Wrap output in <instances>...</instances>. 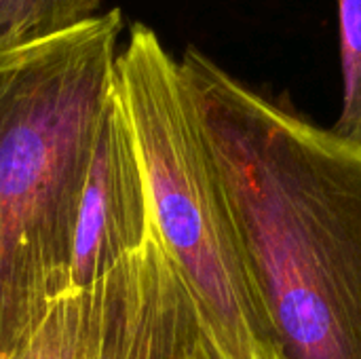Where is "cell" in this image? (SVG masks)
<instances>
[{
  "label": "cell",
  "mask_w": 361,
  "mask_h": 359,
  "mask_svg": "<svg viewBox=\"0 0 361 359\" xmlns=\"http://www.w3.org/2000/svg\"><path fill=\"white\" fill-rule=\"evenodd\" d=\"M178 66L277 359H361V150L195 47Z\"/></svg>",
  "instance_id": "obj_1"
},
{
  "label": "cell",
  "mask_w": 361,
  "mask_h": 359,
  "mask_svg": "<svg viewBox=\"0 0 361 359\" xmlns=\"http://www.w3.org/2000/svg\"><path fill=\"white\" fill-rule=\"evenodd\" d=\"M121 8L0 53V359L70 290L80 188L114 95Z\"/></svg>",
  "instance_id": "obj_2"
},
{
  "label": "cell",
  "mask_w": 361,
  "mask_h": 359,
  "mask_svg": "<svg viewBox=\"0 0 361 359\" xmlns=\"http://www.w3.org/2000/svg\"><path fill=\"white\" fill-rule=\"evenodd\" d=\"M114 91L135 142L154 235L199 317L233 359H277L195 104L152 28L131 25Z\"/></svg>",
  "instance_id": "obj_3"
},
{
  "label": "cell",
  "mask_w": 361,
  "mask_h": 359,
  "mask_svg": "<svg viewBox=\"0 0 361 359\" xmlns=\"http://www.w3.org/2000/svg\"><path fill=\"white\" fill-rule=\"evenodd\" d=\"M146 184L116 91L102 114L80 188L70 288L99 286L152 235Z\"/></svg>",
  "instance_id": "obj_4"
},
{
  "label": "cell",
  "mask_w": 361,
  "mask_h": 359,
  "mask_svg": "<svg viewBox=\"0 0 361 359\" xmlns=\"http://www.w3.org/2000/svg\"><path fill=\"white\" fill-rule=\"evenodd\" d=\"M197 315L152 231L148 243L104 279L95 359H184Z\"/></svg>",
  "instance_id": "obj_5"
},
{
  "label": "cell",
  "mask_w": 361,
  "mask_h": 359,
  "mask_svg": "<svg viewBox=\"0 0 361 359\" xmlns=\"http://www.w3.org/2000/svg\"><path fill=\"white\" fill-rule=\"evenodd\" d=\"M104 307V281L70 288L51 300L11 359H95Z\"/></svg>",
  "instance_id": "obj_6"
},
{
  "label": "cell",
  "mask_w": 361,
  "mask_h": 359,
  "mask_svg": "<svg viewBox=\"0 0 361 359\" xmlns=\"http://www.w3.org/2000/svg\"><path fill=\"white\" fill-rule=\"evenodd\" d=\"M104 0H0V53L66 34L102 15Z\"/></svg>",
  "instance_id": "obj_7"
},
{
  "label": "cell",
  "mask_w": 361,
  "mask_h": 359,
  "mask_svg": "<svg viewBox=\"0 0 361 359\" xmlns=\"http://www.w3.org/2000/svg\"><path fill=\"white\" fill-rule=\"evenodd\" d=\"M343 108L330 131L361 150V0H338Z\"/></svg>",
  "instance_id": "obj_8"
},
{
  "label": "cell",
  "mask_w": 361,
  "mask_h": 359,
  "mask_svg": "<svg viewBox=\"0 0 361 359\" xmlns=\"http://www.w3.org/2000/svg\"><path fill=\"white\" fill-rule=\"evenodd\" d=\"M184 359H233L222 347L220 343L214 339V334L207 330V326L203 324V320L197 315L195 328L190 332L188 345H186V353Z\"/></svg>",
  "instance_id": "obj_9"
}]
</instances>
